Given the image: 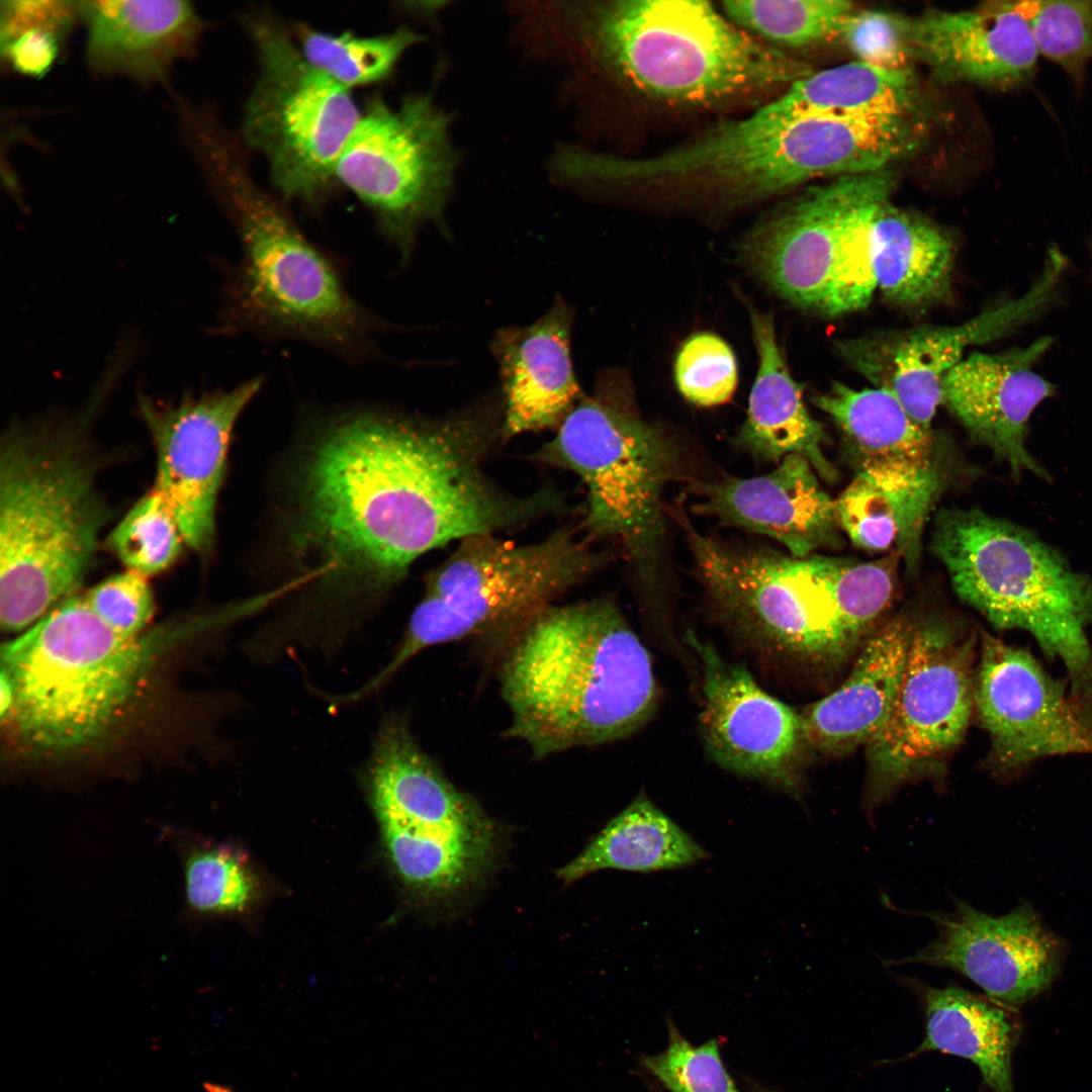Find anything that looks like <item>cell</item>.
I'll use <instances>...</instances> for the list:
<instances>
[{
    "mask_svg": "<svg viewBox=\"0 0 1092 1092\" xmlns=\"http://www.w3.org/2000/svg\"><path fill=\"white\" fill-rule=\"evenodd\" d=\"M696 573L717 610L761 645L815 661L844 656L889 605L897 553L872 561L721 542L684 518Z\"/></svg>",
    "mask_w": 1092,
    "mask_h": 1092,
    "instance_id": "5",
    "label": "cell"
},
{
    "mask_svg": "<svg viewBox=\"0 0 1092 1092\" xmlns=\"http://www.w3.org/2000/svg\"><path fill=\"white\" fill-rule=\"evenodd\" d=\"M1037 52L1079 88L1092 62V0H1018Z\"/></svg>",
    "mask_w": 1092,
    "mask_h": 1092,
    "instance_id": "38",
    "label": "cell"
},
{
    "mask_svg": "<svg viewBox=\"0 0 1092 1092\" xmlns=\"http://www.w3.org/2000/svg\"><path fill=\"white\" fill-rule=\"evenodd\" d=\"M1069 699L1092 738V652L1082 671L1072 678Z\"/></svg>",
    "mask_w": 1092,
    "mask_h": 1092,
    "instance_id": "46",
    "label": "cell"
},
{
    "mask_svg": "<svg viewBox=\"0 0 1092 1092\" xmlns=\"http://www.w3.org/2000/svg\"><path fill=\"white\" fill-rule=\"evenodd\" d=\"M751 320L759 366L736 446L756 459L778 464L789 455H801L820 478L834 481L837 470L824 450L827 435L809 413L801 386L789 373L771 316L751 310Z\"/></svg>",
    "mask_w": 1092,
    "mask_h": 1092,
    "instance_id": "28",
    "label": "cell"
},
{
    "mask_svg": "<svg viewBox=\"0 0 1092 1092\" xmlns=\"http://www.w3.org/2000/svg\"><path fill=\"white\" fill-rule=\"evenodd\" d=\"M913 628L897 617L870 638L844 682L801 713L806 743L835 753L876 738L892 711Z\"/></svg>",
    "mask_w": 1092,
    "mask_h": 1092,
    "instance_id": "27",
    "label": "cell"
},
{
    "mask_svg": "<svg viewBox=\"0 0 1092 1092\" xmlns=\"http://www.w3.org/2000/svg\"><path fill=\"white\" fill-rule=\"evenodd\" d=\"M1046 259L1041 275L1022 297L960 325L906 333L883 348L854 344L853 347L873 355L846 348L851 362L878 387L890 390L917 425L931 432L937 407L943 404V382L965 358V351L1028 321L1053 295L1065 263L1056 256Z\"/></svg>",
    "mask_w": 1092,
    "mask_h": 1092,
    "instance_id": "19",
    "label": "cell"
},
{
    "mask_svg": "<svg viewBox=\"0 0 1092 1092\" xmlns=\"http://www.w3.org/2000/svg\"><path fill=\"white\" fill-rule=\"evenodd\" d=\"M935 937L888 966L920 964L956 971L995 1002L1020 1005L1050 986L1060 967V946L1027 906L993 917L954 899L951 911L923 912Z\"/></svg>",
    "mask_w": 1092,
    "mask_h": 1092,
    "instance_id": "17",
    "label": "cell"
},
{
    "mask_svg": "<svg viewBox=\"0 0 1092 1092\" xmlns=\"http://www.w3.org/2000/svg\"><path fill=\"white\" fill-rule=\"evenodd\" d=\"M894 186L888 169L867 174L842 226L832 282L823 312L835 316L866 307L877 289L873 269L872 229L879 206Z\"/></svg>",
    "mask_w": 1092,
    "mask_h": 1092,
    "instance_id": "36",
    "label": "cell"
},
{
    "mask_svg": "<svg viewBox=\"0 0 1092 1092\" xmlns=\"http://www.w3.org/2000/svg\"><path fill=\"white\" fill-rule=\"evenodd\" d=\"M258 65L243 110L241 141L267 163L282 199L317 210L336 182L342 151L361 111L351 89L312 67L275 16L244 17Z\"/></svg>",
    "mask_w": 1092,
    "mask_h": 1092,
    "instance_id": "12",
    "label": "cell"
},
{
    "mask_svg": "<svg viewBox=\"0 0 1092 1092\" xmlns=\"http://www.w3.org/2000/svg\"><path fill=\"white\" fill-rule=\"evenodd\" d=\"M914 113L908 70L853 62L812 73L751 116L780 120L800 116L859 117Z\"/></svg>",
    "mask_w": 1092,
    "mask_h": 1092,
    "instance_id": "32",
    "label": "cell"
},
{
    "mask_svg": "<svg viewBox=\"0 0 1092 1092\" xmlns=\"http://www.w3.org/2000/svg\"><path fill=\"white\" fill-rule=\"evenodd\" d=\"M0 714L2 719L9 718L14 706V691L10 680L1 672L0 676Z\"/></svg>",
    "mask_w": 1092,
    "mask_h": 1092,
    "instance_id": "47",
    "label": "cell"
},
{
    "mask_svg": "<svg viewBox=\"0 0 1092 1092\" xmlns=\"http://www.w3.org/2000/svg\"><path fill=\"white\" fill-rule=\"evenodd\" d=\"M836 38L841 39L859 62L886 70H907L910 54L899 16L879 11L852 12L842 22Z\"/></svg>",
    "mask_w": 1092,
    "mask_h": 1092,
    "instance_id": "43",
    "label": "cell"
},
{
    "mask_svg": "<svg viewBox=\"0 0 1092 1092\" xmlns=\"http://www.w3.org/2000/svg\"><path fill=\"white\" fill-rule=\"evenodd\" d=\"M448 126L429 94L405 96L397 106L374 98L337 163L336 182L371 211L403 262L420 226L442 218L456 167Z\"/></svg>",
    "mask_w": 1092,
    "mask_h": 1092,
    "instance_id": "13",
    "label": "cell"
},
{
    "mask_svg": "<svg viewBox=\"0 0 1092 1092\" xmlns=\"http://www.w3.org/2000/svg\"><path fill=\"white\" fill-rule=\"evenodd\" d=\"M107 543L128 570L149 576L177 560L184 540L172 513L153 489L121 518Z\"/></svg>",
    "mask_w": 1092,
    "mask_h": 1092,
    "instance_id": "39",
    "label": "cell"
},
{
    "mask_svg": "<svg viewBox=\"0 0 1092 1092\" xmlns=\"http://www.w3.org/2000/svg\"><path fill=\"white\" fill-rule=\"evenodd\" d=\"M573 310L562 299L535 323L496 332L505 437L556 430L582 397L570 354Z\"/></svg>",
    "mask_w": 1092,
    "mask_h": 1092,
    "instance_id": "25",
    "label": "cell"
},
{
    "mask_svg": "<svg viewBox=\"0 0 1092 1092\" xmlns=\"http://www.w3.org/2000/svg\"><path fill=\"white\" fill-rule=\"evenodd\" d=\"M83 597L102 622L125 638H136L155 609L147 576L128 569L100 581Z\"/></svg>",
    "mask_w": 1092,
    "mask_h": 1092,
    "instance_id": "42",
    "label": "cell"
},
{
    "mask_svg": "<svg viewBox=\"0 0 1092 1092\" xmlns=\"http://www.w3.org/2000/svg\"><path fill=\"white\" fill-rule=\"evenodd\" d=\"M694 511L719 523L777 540L794 557L837 547L841 529L833 499L810 462L785 457L772 471L699 483Z\"/></svg>",
    "mask_w": 1092,
    "mask_h": 1092,
    "instance_id": "22",
    "label": "cell"
},
{
    "mask_svg": "<svg viewBox=\"0 0 1092 1092\" xmlns=\"http://www.w3.org/2000/svg\"><path fill=\"white\" fill-rule=\"evenodd\" d=\"M930 550L958 597L998 630L1019 629L1071 679L1092 648V577L1032 531L979 508L945 509L935 517Z\"/></svg>",
    "mask_w": 1092,
    "mask_h": 1092,
    "instance_id": "8",
    "label": "cell"
},
{
    "mask_svg": "<svg viewBox=\"0 0 1092 1092\" xmlns=\"http://www.w3.org/2000/svg\"><path fill=\"white\" fill-rule=\"evenodd\" d=\"M974 699L990 738L987 765L996 775H1018L1048 756L1092 754V738L1065 684L1029 649L1006 644L984 630Z\"/></svg>",
    "mask_w": 1092,
    "mask_h": 1092,
    "instance_id": "16",
    "label": "cell"
},
{
    "mask_svg": "<svg viewBox=\"0 0 1092 1092\" xmlns=\"http://www.w3.org/2000/svg\"><path fill=\"white\" fill-rule=\"evenodd\" d=\"M534 459L580 479L588 539L619 542L642 578L656 576L665 534L663 495L681 471L670 437L604 386L582 395Z\"/></svg>",
    "mask_w": 1092,
    "mask_h": 1092,
    "instance_id": "11",
    "label": "cell"
},
{
    "mask_svg": "<svg viewBox=\"0 0 1092 1092\" xmlns=\"http://www.w3.org/2000/svg\"><path fill=\"white\" fill-rule=\"evenodd\" d=\"M951 237L927 218L884 201L872 229L873 269L886 297L922 305L945 295L954 262Z\"/></svg>",
    "mask_w": 1092,
    "mask_h": 1092,
    "instance_id": "29",
    "label": "cell"
},
{
    "mask_svg": "<svg viewBox=\"0 0 1092 1092\" xmlns=\"http://www.w3.org/2000/svg\"><path fill=\"white\" fill-rule=\"evenodd\" d=\"M606 556L574 527L516 543L496 534L459 541L426 578L425 594L389 659L360 686L370 699L419 653L444 643L510 631L594 573Z\"/></svg>",
    "mask_w": 1092,
    "mask_h": 1092,
    "instance_id": "7",
    "label": "cell"
},
{
    "mask_svg": "<svg viewBox=\"0 0 1092 1092\" xmlns=\"http://www.w3.org/2000/svg\"><path fill=\"white\" fill-rule=\"evenodd\" d=\"M292 33L312 67L349 89L387 79L404 53L423 39L406 26L361 36L329 33L299 24Z\"/></svg>",
    "mask_w": 1092,
    "mask_h": 1092,
    "instance_id": "35",
    "label": "cell"
},
{
    "mask_svg": "<svg viewBox=\"0 0 1092 1092\" xmlns=\"http://www.w3.org/2000/svg\"><path fill=\"white\" fill-rule=\"evenodd\" d=\"M934 504L860 473L835 499L839 527L852 544L867 551L898 553L910 570L918 565L922 533Z\"/></svg>",
    "mask_w": 1092,
    "mask_h": 1092,
    "instance_id": "33",
    "label": "cell"
},
{
    "mask_svg": "<svg viewBox=\"0 0 1092 1092\" xmlns=\"http://www.w3.org/2000/svg\"><path fill=\"white\" fill-rule=\"evenodd\" d=\"M263 382L258 375L226 390L186 392L178 401L136 395L156 452L153 489L199 556H208L214 545L216 502L235 425Z\"/></svg>",
    "mask_w": 1092,
    "mask_h": 1092,
    "instance_id": "15",
    "label": "cell"
},
{
    "mask_svg": "<svg viewBox=\"0 0 1092 1092\" xmlns=\"http://www.w3.org/2000/svg\"><path fill=\"white\" fill-rule=\"evenodd\" d=\"M203 1088H204L205 1092H235L234 1090H232L231 1088H229L226 1086H222V1085L215 1084V1083H212V1082H204L203 1083Z\"/></svg>",
    "mask_w": 1092,
    "mask_h": 1092,
    "instance_id": "48",
    "label": "cell"
},
{
    "mask_svg": "<svg viewBox=\"0 0 1092 1092\" xmlns=\"http://www.w3.org/2000/svg\"><path fill=\"white\" fill-rule=\"evenodd\" d=\"M87 29L86 58L97 74L162 82L190 56L204 24L187 1H77Z\"/></svg>",
    "mask_w": 1092,
    "mask_h": 1092,
    "instance_id": "26",
    "label": "cell"
},
{
    "mask_svg": "<svg viewBox=\"0 0 1092 1092\" xmlns=\"http://www.w3.org/2000/svg\"><path fill=\"white\" fill-rule=\"evenodd\" d=\"M490 416L361 411L323 427L299 478L294 533L297 549L332 572L306 601L321 618L358 632L420 556L547 516L543 490L509 493L486 475Z\"/></svg>",
    "mask_w": 1092,
    "mask_h": 1092,
    "instance_id": "1",
    "label": "cell"
},
{
    "mask_svg": "<svg viewBox=\"0 0 1092 1092\" xmlns=\"http://www.w3.org/2000/svg\"><path fill=\"white\" fill-rule=\"evenodd\" d=\"M643 1062L671 1092H738L714 1039L696 1046L670 1028L667 1048Z\"/></svg>",
    "mask_w": 1092,
    "mask_h": 1092,
    "instance_id": "41",
    "label": "cell"
},
{
    "mask_svg": "<svg viewBox=\"0 0 1092 1092\" xmlns=\"http://www.w3.org/2000/svg\"><path fill=\"white\" fill-rule=\"evenodd\" d=\"M62 38L46 28H29L1 44L2 56L18 73L39 77L55 63Z\"/></svg>",
    "mask_w": 1092,
    "mask_h": 1092,
    "instance_id": "45",
    "label": "cell"
},
{
    "mask_svg": "<svg viewBox=\"0 0 1092 1092\" xmlns=\"http://www.w3.org/2000/svg\"><path fill=\"white\" fill-rule=\"evenodd\" d=\"M76 16L77 1H2L1 44L29 28H46L64 37Z\"/></svg>",
    "mask_w": 1092,
    "mask_h": 1092,
    "instance_id": "44",
    "label": "cell"
},
{
    "mask_svg": "<svg viewBox=\"0 0 1092 1092\" xmlns=\"http://www.w3.org/2000/svg\"><path fill=\"white\" fill-rule=\"evenodd\" d=\"M187 145L242 247L225 268L215 333L304 341L354 362L380 356L375 337L387 325L350 295L333 261L259 184L241 139L206 119Z\"/></svg>",
    "mask_w": 1092,
    "mask_h": 1092,
    "instance_id": "2",
    "label": "cell"
},
{
    "mask_svg": "<svg viewBox=\"0 0 1092 1092\" xmlns=\"http://www.w3.org/2000/svg\"><path fill=\"white\" fill-rule=\"evenodd\" d=\"M122 378L107 367L74 414L13 421L0 444V623L28 629L76 594L109 510L97 483L93 417Z\"/></svg>",
    "mask_w": 1092,
    "mask_h": 1092,
    "instance_id": "3",
    "label": "cell"
},
{
    "mask_svg": "<svg viewBox=\"0 0 1092 1092\" xmlns=\"http://www.w3.org/2000/svg\"><path fill=\"white\" fill-rule=\"evenodd\" d=\"M867 174L808 189L746 241L752 267L785 299L823 312L843 222Z\"/></svg>",
    "mask_w": 1092,
    "mask_h": 1092,
    "instance_id": "23",
    "label": "cell"
},
{
    "mask_svg": "<svg viewBox=\"0 0 1092 1092\" xmlns=\"http://www.w3.org/2000/svg\"><path fill=\"white\" fill-rule=\"evenodd\" d=\"M709 853L644 794L612 818L557 871L565 884L602 870L652 873L693 866Z\"/></svg>",
    "mask_w": 1092,
    "mask_h": 1092,
    "instance_id": "30",
    "label": "cell"
},
{
    "mask_svg": "<svg viewBox=\"0 0 1092 1092\" xmlns=\"http://www.w3.org/2000/svg\"><path fill=\"white\" fill-rule=\"evenodd\" d=\"M972 658V638L944 623L914 626L892 711L867 745L871 807L929 771L962 740L975 709Z\"/></svg>",
    "mask_w": 1092,
    "mask_h": 1092,
    "instance_id": "14",
    "label": "cell"
},
{
    "mask_svg": "<svg viewBox=\"0 0 1092 1092\" xmlns=\"http://www.w3.org/2000/svg\"><path fill=\"white\" fill-rule=\"evenodd\" d=\"M910 55L945 81L1012 89L1032 80L1038 52L1018 0L899 16Z\"/></svg>",
    "mask_w": 1092,
    "mask_h": 1092,
    "instance_id": "21",
    "label": "cell"
},
{
    "mask_svg": "<svg viewBox=\"0 0 1092 1092\" xmlns=\"http://www.w3.org/2000/svg\"><path fill=\"white\" fill-rule=\"evenodd\" d=\"M357 779L396 877L424 906L452 910L492 874L500 825L444 775L404 712L381 716Z\"/></svg>",
    "mask_w": 1092,
    "mask_h": 1092,
    "instance_id": "6",
    "label": "cell"
},
{
    "mask_svg": "<svg viewBox=\"0 0 1092 1092\" xmlns=\"http://www.w3.org/2000/svg\"><path fill=\"white\" fill-rule=\"evenodd\" d=\"M925 1005V1037L916 1053L940 1052L967 1059L992 1092H1014L1012 1054L1016 1029L1009 1014L958 987H920Z\"/></svg>",
    "mask_w": 1092,
    "mask_h": 1092,
    "instance_id": "31",
    "label": "cell"
},
{
    "mask_svg": "<svg viewBox=\"0 0 1092 1092\" xmlns=\"http://www.w3.org/2000/svg\"><path fill=\"white\" fill-rule=\"evenodd\" d=\"M813 403L837 428L855 473L936 502L942 473L932 432L917 425L890 390L834 382Z\"/></svg>",
    "mask_w": 1092,
    "mask_h": 1092,
    "instance_id": "24",
    "label": "cell"
},
{
    "mask_svg": "<svg viewBox=\"0 0 1092 1092\" xmlns=\"http://www.w3.org/2000/svg\"><path fill=\"white\" fill-rule=\"evenodd\" d=\"M703 671L700 723L706 749L723 768L788 791L805 743L801 714L765 692L742 665L690 636Z\"/></svg>",
    "mask_w": 1092,
    "mask_h": 1092,
    "instance_id": "18",
    "label": "cell"
},
{
    "mask_svg": "<svg viewBox=\"0 0 1092 1092\" xmlns=\"http://www.w3.org/2000/svg\"><path fill=\"white\" fill-rule=\"evenodd\" d=\"M512 635L498 669L508 734L535 756L623 738L653 712L650 655L612 602L552 604Z\"/></svg>",
    "mask_w": 1092,
    "mask_h": 1092,
    "instance_id": "4",
    "label": "cell"
},
{
    "mask_svg": "<svg viewBox=\"0 0 1092 1092\" xmlns=\"http://www.w3.org/2000/svg\"><path fill=\"white\" fill-rule=\"evenodd\" d=\"M674 376L680 393L691 402L702 406L723 404L736 388V360L730 347L719 337L696 334L681 346Z\"/></svg>",
    "mask_w": 1092,
    "mask_h": 1092,
    "instance_id": "40",
    "label": "cell"
},
{
    "mask_svg": "<svg viewBox=\"0 0 1092 1092\" xmlns=\"http://www.w3.org/2000/svg\"><path fill=\"white\" fill-rule=\"evenodd\" d=\"M138 638L115 633L73 595L1 648L14 691L10 715L20 739L42 752L99 740L132 696L144 665Z\"/></svg>",
    "mask_w": 1092,
    "mask_h": 1092,
    "instance_id": "9",
    "label": "cell"
},
{
    "mask_svg": "<svg viewBox=\"0 0 1092 1092\" xmlns=\"http://www.w3.org/2000/svg\"><path fill=\"white\" fill-rule=\"evenodd\" d=\"M1052 343V338L1041 337L1024 348L972 353L942 385L943 404L1017 479L1030 473L1051 480L1026 439L1033 411L1055 392L1054 384L1033 370Z\"/></svg>",
    "mask_w": 1092,
    "mask_h": 1092,
    "instance_id": "20",
    "label": "cell"
},
{
    "mask_svg": "<svg viewBox=\"0 0 1092 1092\" xmlns=\"http://www.w3.org/2000/svg\"><path fill=\"white\" fill-rule=\"evenodd\" d=\"M184 878L187 911L196 916H225L248 908L258 882L247 857L228 844H213L186 833H172Z\"/></svg>",
    "mask_w": 1092,
    "mask_h": 1092,
    "instance_id": "34",
    "label": "cell"
},
{
    "mask_svg": "<svg viewBox=\"0 0 1092 1092\" xmlns=\"http://www.w3.org/2000/svg\"><path fill=\"white\" fill-rule=\"evenodd\" d=\"M595 32L601 53L628 81L666 100L710 102L813 73L729 24L706 1L613 2L600 10Z\"/></svg>",
    "mask_w": 1092,
    "mask_h": 1092,
    "instance_id": "10",
    "label": "cell"
},
{
    "mask_svg": "<svg viewBox=\"0 0 1092 1092\" xmlns=\"http://www.w3.org/2000/svg\"><path fill=\"white\" fill-rule=\"evenodd\" d=\"M722 5L737 23L793 48L835 39L853 12L852 4L843 0H735Z\"/></svg>",
    "mask_w": 1092,
    "mask_h": 1092,
    "instance_id": "37",
    "label": "cell"
}]
</instances>
